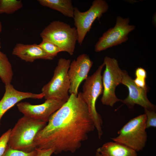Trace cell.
<instances>
[{
    "instance_id": "cell-11",
    "label": "cell",
    "mask_w": 156,
    "mask_h": 156,
    "mask_svg": "<svg viewBox=\"0 0 156 156\" xmlns=\"http://www.w3.org/2000/svg\"><path fill=\"white\" fill-rule=\"evenodd\" d=\"M92 64L89 56L86 54L80 55L70 62L68 71L70 82L69 93L70 94L77 95L79 86L88 77Z\"/></svg>"
},
{
    "instance_id": "cell-15",
    "label": "cell",
    "mask_w": 156,
    "mask_h": 156,
    "mask_svg": "<svg viewBox=\"0 0 156 156\" xmlns=\"http://www.w3.org/2000/svg\"><path fill=\"white\" fill-rule=\"evenodd\" d=\"M96 152L102 156H137L135 150L115 142L105 143L97 149Z\"/></svg>"
},
{
    "instance_id": "cell-21",
    "label": "cell",
    "mask_w": 156,
    "mask_h": 156,
    "mask_svg": "<svg viewBox=\"0 0 156 156\" xmlns=\"http://www.w3.org/2000/svg\"><path fill=\"white\" fill-rule=\"evenodd\" d=\"M146 115V128L156 127V113L155 110L144 109Z\"/></svg>"
},
{
    "instance_id": "cell-17",
    "label": "cell",
    "mask_w": 156,
    "mask_h": 156,
    "mask_svg": "<svg viewBox=\"0 0 156 156\" xmlns=\"http://www.w3.org/2000/svg\"><path fill=\"white\" fill-rule=\"evenodd\" d=\"M13 75L11 64L6 55L0 51V78L5 85L11 84Z\"/></svg>"
},
{
    "instance_id": "cell-23",
    "label": "cell",
    "mask_w": 156,
    "mask_h": 156,
    "mask_svg": "<svg viewBox=\"0 0 156 156\" xmlns=\"http://www.w3.org/2000/svg\"><path fill=\"white\" fill-rule=\"evenodd\" d=\"M37 152V156H51L54 153V149L51 148L48 149H39L36 148Z\"/></svg>"
},
{
    "instance_id": "cell-26",
    "label": "cell",
    "mask_w": 156,
    "mask_h": 156,
    "mask_svg": "<svg viewBox=\"0 0 156 156\" xmlns=\"http://www.w3.org/2000/svg\"><path fill=\"white\" fill-rule=\"evenodd\" d=\"M2 31V26L1 22L0 21V33H1Z\"/></svg>"
},
{
    "instance_id": "cell-8",
    "label": "cell",
    "mask_w": 156,
    "mask_h": 156,
    "mask_svg": "<svg viewBox=\"0 0 156 156\" xmlns=\"http://www.w3.org/2000/svg\"><path fill=\"white\" fill-rule=\"evenodd\" d=\"M108 8V3L104 0L94 1L89 9L84 12H81L77 7H74L73 18L78 34L77 42L80 45L90 31L94 22L96 19L99 20Z\"/></svg>"
},
{
    "instance_id": "cell-24",
    "label": "cell",
    "mask_w": 156,
    "mask_h": 156,
    "mask_svg": "<svg viewBox=\"0 0 156 156\" xmlns=\"http://www.w3.org/2000/svg\"><path fill=\"white\" fill-rule=\"evenodd\" d=\"M136 77L146 79V72L144 68L141 67L137 68L135 71Z\"/></svg>"
},
{
    "instance_id": "cell-3",
    "label": "cell",
    "mask_w": 156,
    "mask_h": 156,
    "mask_svg": "<svg viewBox=\"0 0 156 156\" xmlns=\"http://www.w3.org/2000/svg\"><path fill=\"white\" fill-rule=\"evenodd\" d=\"M42 40L52 42L73 55L78 36L76 28L60 21L51 22L40 34Z\"/></svg>"
},
{
    "instance_id": "cell-6",
    "label": "cell",
    "mask_w": 156,
    "mask_h": 156,
    "mask_svg": "<svg viewBox=\"0 0 156 156\" xmlns=\"http://www.w3.org/2000/svg\"><path fill=\"white\" fill-rule=\"evenodd\" d=\"M70 61L60 58L54 71L53 76L42 88L45 99H57L66 102L68 99L70 82L68 75Z\"/></svg>"
},
{
    "instance_id": "cell-4",
    "label": "cell",
    "mask_w": 156,
    "mask_h": 156,
    "mask_svg": "<svg viewBox=\"0 0 156 156\" xmlns=\"http://www.w3.org/2000/svg\"><path fill=\"white\" fill-rule=\"evenodd\" d=\"M104 66L103 63L92 75L88 77L83 86V92H81L82 99L87 106L99 139L103 133V121L101 116L96 110V103L98 97L103 93L101 72Z\"/></svg>"
},
{
    "instance_id": "cell-10",
    "label": "cell",
    "mask_w": 156,
    "mask_h": 156,
    "mask_svg": "<svg viewBox=\"0 0 156 156\" xmlns=\"http://www.w3.org/2000/svg\"><path fill=\"white\" fill-rule=\"evenodd\" d=\"M55 99H46L42 104L34 105L29 102H21L16 104L19 111L24 116L48 122L51 115L65 103Z\"/></svg>"
},
{
    "instance_id": "cell-27",
    "label": "cell",
    "mask_w": 156,
    "mask_h": 156,
    "mask_svg": "<svg viewBox=\"0 0 156 156\" xmlns=\"http://www.w3.org/2000/svg\"><path fill=\"white\" fill-rule=\"evenodd\" d=\"M95 156H102L99 153L96 152V153Z\"/></svg>"
},
{
    "instance_id": "cell-19",
    "label": "cell",
    "mask_w": 156,
    "mask_h": 156,
    "mask_svg": "<svg viewBox=\"0 0 156 156\" xmlns=\"http://www.w3.org/2000/svg\"><path fill=\"white\" fill-rule=\"evenodd\" d=\"M38 45L46 53L54 57L62 51L58 46L49 41L42 40Z\"/></svg>"
},
{
    "instance_id": "cell-7",
    "label": "cell",
    "mask_w": 156,
    "mask_h": 156,
    "mask_svg": "<svg viewBox=\"0 0 156 156\" xmlns=\"http://www.w3.org/2000/svg\"><path fill=\"white\" fill-rule=\"evenodd\" d=\"M103 63L105 68L102 76L103 91L101 101L103 104L113 107L116 102L122 101L116 97L115 90L116 87L121 83L123 70L114 58L106 56Z\"/></svg>"
},
{
    "instance_id": "cell-20",
    "label": "cell",
    "mask_w": 156,
    "mask_h": 156,
    "mask_svg": "<svg viewBox=\"0 0 156 156\" xmlns=\"http://www.w3.org/2000/svg\"><path fill=\"white\" fill-rule=\"evenodd\" d=\"M2 156H37V153L35 150L30 152H25L15 150L8 146Z\"/></svg>"
},
{
    "instance_id": "cell-1",
    "label": "cell",
    "mask_w": 156,
    "mask_h": 156,
    "mask_svg": "<svg viewBox=\"0 0 156 156\" xmlns=\"http://www.w3.org/2000/svg\"><path fill=\"white\" fill-rule=\"evenodd\" d=\"M95 128L81 92L72 94L68 100L50 117L47 124L34 140L35 148L54 149V153H74L87 140Z\"/></svg>"
},
{
    "instance_id": "cell-12",
    "label": "cell",
    "mask_w": 156,
    "mask_h": 156,
    "mask_svg": "<svg viewBox=\"0 0 156 156\" xmlns=\"http://www.w3.org/2000/svg\"><path fill=\"white\" fill-rule=\"evenodd\" d=\"M121 83L127 87L129 90L128 96L122 100L121 102L129 108L132 109L135 105L137 104L144 109L155 110V106L147 98V87L142 88L138 86L134 83L133 79L125 70H123Z\"/></svg>"
},
{
    "instance_id": "cell-18",
    "label": "cell",
    "mask_w": 156,
    "mask_h": 156,
    "mask_svg": "<svg viewBox=\"0 0 156 156\" xmlns=\"http://www.w3.org/2000/svg\"><path fill=\"white\" fill-rule=\"evenodd\" d=\"M23 6L21 0H0V14H11Z\"/></svg>"
},
{
    "instance_id": "cell-25",
    "label": "cell",
    "mask_w": 156,
    "mask_h": 156,
    "mask_svg": "<svg viewBox=\"0 0 156 156\" xmlns=\"http://www.w3.org/2000/svg\"><path fill=\"white\" fill-rule=\"evenodd\" d=\"M135 83L138 87L144 88L147 87L146 84L145 79L136 77L133 80Z\"/></svg>"
},
{
    "instance_id": "cell-22",
    "label": "cell",
    "mask_w": 156,
    "mask_h": 156,
    "mask_svg": "<svg viewBox=\"0 0 156 156\" xmlns=\"http://www.w3.org/2000/svg\"><path fill=\"white\" fill-rule=\"evenodd\" d=\"M11 129H9L0 137V156H2L8 146Z\"/></svg>"
},
{
    "instance_id": "cell-14",
    "label": "cell",
    "mask_w": 156,
    "mask_h": 156,
    "mask_svg": "<svg viewBox=\"0 0 156 156\" xmlns=\"http://www.w3.org/2000/svg\"><path fill=\"white\" fill-rule=\"evenodd\" d=\"M12 54L26 62H31L37 59L52 60L54 58L46 53L38 44H36L17 43L13 49Z\"/></svg>"
},
{
    "instance_id": "cell-2",
    "label": "cell",
    "mask_w": 156,
    "mask_h": 156,
    "mask_svg": "<svg viewBox=\"0 0 156 156\" xmlns=\"http://www.w3.org/2000/svg\"><path fill=\"white\" fill-rule=\"evenodd\" d=\"M47 124V122L24 116L21 117L11 129L8 146L27 153L35 150L34 138Z\"/></svg>"
},
{
    "instance_id": "cell-5",
    "label": "cell",
    "mask_w": 156,
    "mask_h": 156,
    "mask_svg": "<svg viewBox=\"0 0 156 156\" xmlns=\"http://www.w3.org/2000/svg\"><path fill=\"white\" fill-rule=\"evenodd\" d=\"M146 119L145 114L132 118L118 131V136L111 139L136 152L142 150L147 140Z\"/></svg>"
},
{
    "instance_id": "cell-13",
    "label": "cell",
    "mask_w": 156,
    "mask_h": 156,
    "mask_svg": "<svg viewBox=\"0 0 156 156\" xmlns=\"http://www.w3.org/2000/svg\"><path fill=\"white\" fill-rule=\"evenodd\" d=\"M44 97L42 93L21 92L16 90L11 84L5 85V92L0 101V125L1 119L5 113L21 100L29 98L40 99Z\"/></svg>"
},
{
    "instance_id": "cell-16",
    "label": "cell",
    "mask_w": 156,
    "mask_h": 156,
    "mask_svg": "<svg viewBox=\"0 0 156 156\" xmlns=\"http://www.w3.org/2000/svg\"><path fill=\"white\" fill-rule=\"evenodd\" d=\"M42 6L57 11L64 15L73 18L74 7L71 0H39Z\"/></svg>"
},
{
    "instance_id": "cell-28",
    "label": "cell",
    "mask_w": 156,
    "mask_h": 156,
    "mask_svg": "<svg viewBox=\"0 0 156 156\" xmlns=\"http://www.w3.org/2000/svg\"><path fill=\"white\" fill-rule=\"evenodd\" d=\"M1 48V42H0V49Z\"/></svg>"
},
{
    "instance_id": "cell-9",
    "label": "cell",
    "mask_w": 156,
    "mask_h": 156,
    "mask_svg": "<svg viewBox=\"0 0 156 156\" xmlns=\"http://www.w3.org/2000/svg\"><path fill=\"white\" fill-rule=\"evenodd\" d=\"M129 18L117 17L114 26L109 29L100 37L94 46V51L100 52L125 42L129 34L134 30L135 26L129 25Z\"/></svg>"
}]
</instances>
